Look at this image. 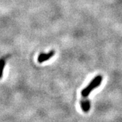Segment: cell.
<instances>
[{"label": "cell", "instance_id": "obj_2", "mask_svg": "<svg viewBox=\"0 0 122 122\" xmlns=\"http://www.w3.org/2000/svg\"><path fill=\"white\" fill-rule=\"evenodd\" d=\"M55 54V51L54 50H51L48 53H41L39 55L37 58V61L39 63H42L45 61H47L52 58Z\"/></svg>", "mask_w": 122, "mask_h": 122}, {"label": "cell", "instance_id": "obj_1", "mask_svg": "<svg viewBox=\"0 0 122 122\" xmlns=\"http://www.w3.org/2000/svg\"><path fill=\"white\" fill-rule=\"evenodd\" d=\"M102 77L101 75H98L93 79L91 82L82 90L81 91L82 98H87V97L90 95L92 92L100 86L102 83Z\"/></svg>", "mask_w": 122, "mask_h": 122}, {"label": "cell", "instance_id": "obj_3", "mask_svg": "<svg viewBox=\"0 0 122 122\" xmlns=\"http://www.w3.org/2000/svg\"><path fill=\"white\" fill-rule=\"evenodd\" d=\"M81 107L84 113H87L90 109V102L87 98H82L81 100Z\"/></svg>", "mask_w": 122, "mask_h": 122}, {"label": "cell", "instance_id": "obj_4", "mask_svg": "<svg viewBox=\"0 0 122 122\" xmlns=\"http://www.w3.org/2000/svg\"><path fill=\"white\" fill-rule=\"evenodd\" d=\"M5 66V59L1 58L0 59V79H1L2 77H3Z\"/></svg>", "mask_w": 122, "mask_h": 122}]
</instances>
